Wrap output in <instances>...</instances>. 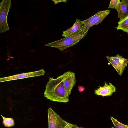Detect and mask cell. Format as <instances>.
<instances>
[{"mask_svg": "<svg viewBox=\"0 0 128 128\" xmlns=\"http://www.w3.org/2000/svg\"><path fill=\"white\" fill-rule=\"evenodd\" d=\"M1 116L2 118V123L5 126L9 128L14 126V120L12 118H6L2 115Z\"/></svg>", "mask_w": 128, "mask_h": 128, "instance_id": "obj_13", "label": "cell"}, {"mask_svg": "<svg viewBox=\"0 0 128 128\" xmlns=\"http://www.w3.org/2000/svg\"><path fill=\"white\" fill-rule=\"evenodd\" d=\"M73 125L74 124L68 122L66 124L64 128H73Z\"/></svg>", "mask_w": 128, "mask_h": 128, "instance_id": "obj_17", "label": "cell"}, {"mask_svg": "<svg viewBox=\"0 0 128 128\" xmlns=\"http://www.w3.org/2000/svg\"><path fill=\"white\" fill-rule=\"evenodd\" d=\"M124 125L127 128H128V126L124 124Z\"/></svg>", "mask_w": 128, "mask_h": 128, "instance_id": "obj_21", "label": "cell"}, {"mask_svg": "<svg viewBox=\"0 0 128 128\" xmlns=\"http://www.w3.org/2000/svg\"><path fill=\"white\" fill-rule=\"evenodd\" d=\"M106 58L121 76L127 66L128 60L123 58L118 54L114 56H107Z\"/></svg>", "mask_w": 128, "mask_h": 128, "instance_id": "obj_5", "label": "cell"}, {"mask_svg": "<svg viewBox=\"0 0 128 128\" xmlns=\"http://www.w3.org/2000/svg\"><path fill=\"white\" fill-rule=\"evenodd\" d=\"M45 72L44 70L42 69L38 71L16 74L12 76L1 78H0V82L42 76L44 75Z\"/></svg>", "mask_w": 128, "mask_h": 128, "instance_id": "obj_7", "label": "cell"}, {"mask_svg": "<svg viewBox=\"0 0 128 128\" xmlns=\"http://www.w3.org/2000/svg\"><path fill=\"white\" fill-rule=\"evenodd\" d=\"M83 21L76 19L72 26L67 30L62 32V36L65 38L75 35L82 31L84 28Z\"/></svg>", "mask_w": 128, "mask_h": 128, "instance_id": "obj_8", "label": "cell"}, {"mask_svg": "<svg viewBox=\"0 0 128 128\" xmlns=\"http://www.w3.org/2000/svg\"><path fill=\"white\" fill-rule=\"evenodd\" d=\"M11 6L10 0H2L0 3V32L9 30L7 17Z\"/></svg>", "mask_w": 128, "mask_h": 128, "instance_id": "obj_3", "label": "cell"}, {"mask_svg": "<svg viewBox=\"0 0 128 128\" xmlns=\"http://www.w3.org/2000/svg\"><path fill=\"white\" fill-rule=\"evenodd\" d=\"M120 2V0H110L108 8H114L117 10Z\"/></svg>", "mask_w": 128, "mask_h": 128, "instance_id": "obj_14", "label": "cell"}, {"mask_svg": "<svg viewBox=\"0 0 128 128\" xmlns=\"http://www.w3.org/2000/svg\"><path fill=\"white\" fill-rule=\"evenodd\" d=\"M48 128H59L60 117L50 107L48 110Z\"/></svg>", "mask_w": 128, "mask_h": 128, "instance_id": "obj_10", "label": "cell"}, {"mask_svg": "<svg viewBox=\"0 0 128 128\" xmlns=\"http://www.w3.org/2000/svg\"><path fill=\"white\" fill-rule=\"evenodd\" d=\"M51 0L53 1L54 3V4L55 5L56 4H57L58 3V2H66L67 0Z\"/></svg>", "mask_w": 128, "mask_h": 128, "instance_id": "obj_19", "label": "cell"}, {"mask_svg": "<svg viewBox=\"0 0 128 128\" xmlns=\"http://www.w3.org/2000/svg\"><path fill=\"white\" fill-rule=\"evenodd\" d=\"M108 84L105 82L104 86H99V88L94 90V94L98 96H110L116 90V88L110 83Z\"/></svg>", "mask_w": 128, "mask_h": 128, "instance_id": "obj_9", "label": "cell"}, {"mask_svg": "<svg viewBox=\"0 0 128 128\" xmlns=\"http://www.w3.org/2000/svg\"><path fill=\"white\" fill-rule=\"evenodd\" d=\"M118 24L116 28L117 30H120L128 33V14L122 20L118 22Z\"/></svg>", "mask_w": 128, "mask_h": 128, "instance_id": "obj_12", "label": "cell"}, {"mask_svg": "<svg viewBox=\"0 0 128 128\" xmlns=\"http://www.w3.org/2000/svg\"><path fill=\"white\" fill-rule=\"evenodd\" d=\"M63 80L66 96L69 98L72 90L75 85L76 80L74 73L69 71L65 72Z\"/></svg>", "mask_w": 128, "mask_h": 128, "instance_id": "obj_6", "label": "cell"}, {"mask_svg": "<svg viewBox=\"0 0 128 128\" xmlns=\"http://www.w3.org/2000/svg\"><path fill=\"white\" fill-rule=\"evenodd\" d=\"M73 128H84L80 126H78L77 125L75 124H74Z\"/></svg>", "mask_w": 128, "mask_h": 128, "instance_id": "obj_20", "label": "cell"}, {"mask_svg": "<svg viewBox=\"0 0 128 128\" xmlns=\"http://www.w3.org/2000/svg\"><path fill=\"white\" fill-rule=\"evenodd\" d=\"M78 89L80 92L84 91L85 89V88L83 86H78Z\"/></svg>", "mask_w": 128, "mask_h": 128, "instance_id": "obj_18", "label": "cell"}, {"mask_svg": "<svg viewBox=\"0 0 128 128\" xmlns=\"http://www.w3.org/2000/svg\"><path fill=\"white\" fill-rule=\"evenodd\" d=\"M117 11L118 18L120 21L128 14V0H122Z\"/></svg>", "mask_w": 128, "mask_h": 128, "instance_id": "obj_11", "label": "cell"}, {"mask_svg": "<svg viewBox=\"0 0 128 128\" xmlns=\"http://www.w3.org/2000/svg\"><path fill=\"white\" fill-rule=\"evenodd\" d=\"M65 73L56 79L49 77V81L46 86L44 96L51 101L67 102L69 100L66 95L63 80Z\"/></svg>", "mask_w": 128, "mask_h": 128, "instance_id": "obj_1", "label": "cell"}, {"mask_svg": "<svg viewBox=\"0 0 128 128\" xmlns=\"http://www.w3.org/2000/svg\"><path fill=\"white\" fill-rule=\"evenodd\" d=\"M110 118L116 128H127L124 124L121 123L112 117L111 116Z\"/></svg>", "mask_w": 128, "mask_h": 128, "instance_id": "obj_15", "label": "cell"}, {"mask_svg": "<svg viewBox=\"0 0 128 128\" xmlns=\"http://www.w3.org/2000/svg\"><path fill=\"white\" fill-rule=\"evenodd\" d=\"M110 10L99 11L95 15L89 18L83 20L84 28L82 31L83 34L87 33L89 29L94 25L100 24L110 13Z\"/></svg>", "mask_w": 128, "mask_h": 128, "instance_id": "obj_4", "label": "cell"}, {"mask_svg": "<svg viewBox=\"0 0 128 128\" xmlns=\"http://www.w3.org/2000/svg\"><path fill=\"white\" fill-rule=\"evenodd\" d=\"M67 123L68 122L62 120L60 117V120L59 128H64Z\"/></svg>", "mask_w": 128, "mask_h": 128, "instance_id": "obj_16", "label": "cell"}, {"mask_svg": "<svg viewBox=\"0 0 128 128\" xmlns=\"http://www.w3.org/2000/svg\"><path fill=\"white\" fill-rule=\"evenodd\" d=\"M87 33L84 34L82 31L76 34L46 44V46L54 47L63 51L67 48L76 44L84 37Z\"/></svg>", "mask_w": 128, "mask_h": 128, "instance_id": "obj_2", "label": "cell"}]
</instances>
